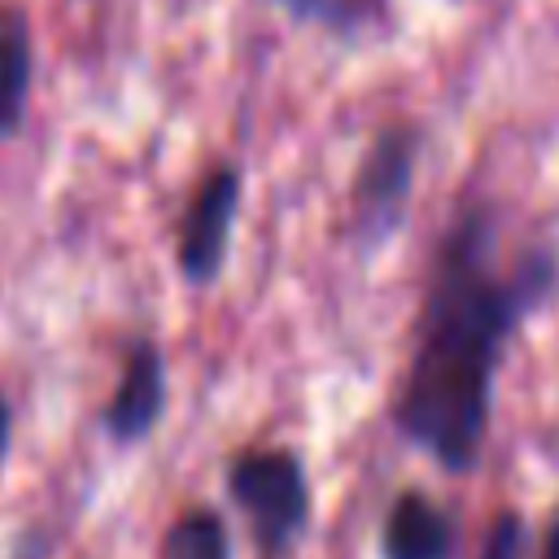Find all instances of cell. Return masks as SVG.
I'll use <instances>...</instances> for the list:
<instances>
[{"mask_svg":"<svg viewBox=\"0 0 559 559\" xmlns=\"http://www.w3.org/2000/svg\"><path fill=\"white\" fill-rule=\"evenodd\" d=\"M162 559H227V533L218 515L183 511L162 542Z\"/></svg>","mask_w":559,"mask_h":559,"instance_id":"obj_8","label":"cell"},{"mask_svg":"<svg viewBox=\"0 0 559 559\" xmlns=\"http://www.w3.org/2000/svg\"><path fill=\"white\" fill-rule=\"evenodd\" d=\"M480 559H524V524H520L511 511H502V515L489 524Z\"/></svg>","mask_w":559,"mask_h":559,"instance_id":"obj_9","label":"cell"},{"mask_svg":"<svg viewBox=\"0 0 559 559\" xmlns=\"http://www.w3.org/2000/svg\"><path fill=\"white\" fill-rule=\"evenodd\" d=\"M236 210H240V170L231 162H214L183 214H179V231H175V258L188 284H214L231 245V227H236Z\"/></svg>","mask_w":559,"mask_h":559,"instance_id":"obj_4","label":"cell"},{"mask_svg":"<svg viewBox=\"0 0 559 559\" xmlns=\"http://www.w3.org/2000/svg\"><path fill=\"white\" fill-rule=\"evenodd\" d=\"M542 559H559V520L550 524V537H546V550H542Z\"/></svg>","mask_w":559,"mask_h":559,"instance_id":"obj_11","label":"cell"},{"mask_svg":"<svg viewBox=\"0 0 559 559\" xmlns=\"http://www.w3.org/2000/svg\"><path fill=\"white\" fill-rule=\"evenodd\" d=\"M166 406V362L153 341H135L127 349L118 389L105 406V428L114 441H140L153 432Z\"/></svg>","mask_w":559,"mask_h":559,"instance_id":"obj_5","label":"cell"},{"mask_svg":"<svg viewBox=\"0 0 559 559\" xmlns=\"http://www.w3.org/2000/svg\"><path fill=\"white\" fill-rule=\"evenodd\" d=\"M231 498L245 507L253 537L284 550L306 520V476L288 450H249L231 463Z\"/></svg>","mask_w":559,"mask_h":559,"instance_id":"obj_3","label":"cell"},{"mask_svg":"<svg viewBox=\"0 0 559 559\" xmlns=\"http://www.w3.org/2000/svg\"><path fill=\"white\" fill-rule=\"evenodd\" d=\"M550 275L555 266L533 253L507 262L485 210L445 227L393 402L397 428L445 467H467L480 454L498 358Z\"/></svg>","mask_w":559,"mask_h":559,"instance_id":"obj_1","label":"cell"},{"mask_svg":"<svg viewBox=\"0 0 559 559\" xmlns=\"http://www.w3.org/2000/svg\"><path fill=\"white\" fill-rule=\"evenodd\" d=\"M31 70H35L31 17L22 4H0V140L13 135L26 118Z\"/></svg>","mask_w":559,"mask_h":559,"instance_id":"obj_6","label":"cell"},{"mask_svg":"<svg viewBox=\"0 0 559 559\" xmlns=\"http://www.w3.org/2000/svg\"><path fill=\"white\" fill-rule=\"evenodd\" d=\"M415 162H419V135L406 122L380 127L376 140L367 144L354 188H349V227L358 245H376L397 231L411 205L415 188Z\"/></svg>","mask_w":559,"mask_h":559,"instance_id":"obj_2","label":"cell"},{"mask_svg":"<svg viewBox=\"0 0 559 559\" xmlns=\"http://www.w3.org/2000/svg\"><path fill=\"white\" fill-rule=\"evenodd\" d=\"M454 542L450 515L432 507L424 493H402L384 524V555L389 559H445Z\"/></svg>","mask_w":559,"mask_h":559,"instance_id":"obj_7","label":"cell"},{"mask_svg":"<svg viewBox=\"0 0 559 559\" xmlns=\"http://www.w3.org/2000/svg\"><path fill=\"white\" fill-rule=\"evenodd\" d=\"M9 432H13V411L0 397V467H4V454H9Z\"/></svg>","mask_w":559,"mask_h":559,"instance_id":"obj_10","label":"cell"}]
</instances>
